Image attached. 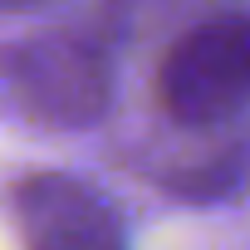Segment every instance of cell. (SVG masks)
<instances>
[{
  "instance_id": "cell-3",
  "label": "cell",
  "mask_w": 250,
  "mask_h": 250,
  "mask_svg": "<svg viewBox=\"0 0 250 250\" xmlns=\"http://www.w3.org/2000/svg\"><path fill=\"white\" fill-rule=\"evenodd\" d=\"M25 250H128L103 196L69 177H30L15 196Z\"/></svg>"
},
{
  "instance_id": "cell-1",
  "label": "cell",
  "mask_w": 250,
  "mask_h": 250,
  "mask_svg": "<svg viewBox=\"0 0 250 250\" xmlns=\"http://www.w3.org/2000/svg\"><path fill=\"white\" fill-rule=\"evenodd\" d=\"M250 88V35L240 15H216L191 25L157 69V98L182 128L226 123Z\"/></svg>"
},
{
  "instance_id": "cell-2",
  "label": "cell",
  "mask_w": 250,
  "mask_h": 250,
  "mask_svg": "<svg viewBox=\"0 0 250 250\" xmlns=\"http://www.w3.org/2000/svg\"><path fill=\"white\" fill-rule=\"evenodd\" d=\"M15 108L54 128H83L108 108V64L93 44L69 35H40L0 59Z\"/></svg>"
},
{
  "instance_id": "cell-4",
  "label": "cell",
  "mask_w": 250,
  "mask_h": 250,
  "mask_svg": "<svg viewBox=\"0 0 250 250\" xmlns=\"http://www.w3.org/2000/svg\"><path fill=\"white\" fill-rule=\"evenodd\" d=\"M0 5H40V0H0Z\"/></svg>"
}]
</instances>
